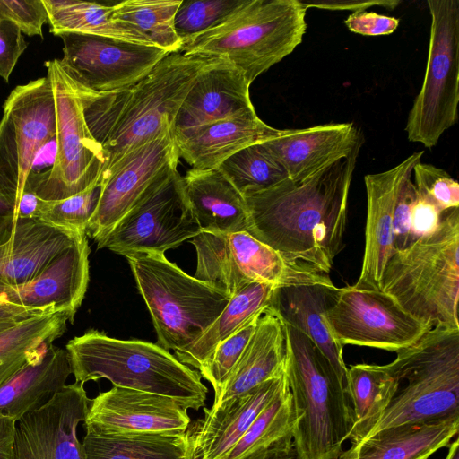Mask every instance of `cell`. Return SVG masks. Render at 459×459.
<instances>
[{
    "label": "cell",
    "instance_id": "836d02e7",
    "mask_svg": "<svg viewBox=\"0 0 459 459\" xmlns=\"http://www.w3.org/2000/svg\"><path fill=\"white\" fill-rule=\"evenodd\" d=\"M296 413L288 385L221 459H269L293 446Z\"/></svg>",
    "mask_w": 459,
    "mask_h": 459
},
{
    "label": "cell",
    "instance_id": "5bb4252c",
    "mask_svg": "<svg viewBox=\"0 0 459 459\" xmlns=\"http://www.w3.org/2000/svg\"><path fill=\"white\" fill-rule=\"evenodd\" d=\"M333 339L388 351L404 349L431 328L404 311L382 290L352 286L335 288L325 312Z\"/></svg>",
    "mask_w": 459,
    "mask_h": 459
},
{
    "label": "cell",
    "instance_id": "d590c367",
    "mask_svg": "<svg viewBox=\"0 0 459 459\" xmlns=\"http://www.w3.org/2000/svg\"><path fill=\"white\" fill-rule=\"evenodd\" d=\"M182 0H126L112 5L111 18L142 34L167 53L178 52L182 42L174 19Z\"/></svg>",
    "mask_w": 459,
    "mask_h": 459
},
{
    "label": "cell",
    "instance_id": "3957f363",
    "mask_svg": "<svg viewBox=\"0 0 459 459\" xmlns=\"http://www.w3.org/2000/svg\"><path fill=\"white\" fill-rule=\"evenodd\" d=\"M65 350L75 382L106 378L114 386L170 397L186 410L205 405L208 389L199 371L157 343L119 340L91 329L71 339Z\"/></svg>",
    "mask_w": 459,
    "mask_h": 459
},
{
    "label": "cell",
    "instance_id": "4fadbf2b",
    "mask_svg": "<svg viewBox=\"0 0 459 459\" xmlns=\"http://www.w3.org/2000/svg\"><path fill=\"white\" fill-rule=\"evenodd\" d=\"M56 134V101L48 76L18 85L0 120V181L16 197L24 191L36 157Z\"/></svg>",
    "mask_w": 459,
    "mask_h": 459
},
{
    "label": "cell",
    "instance_id": "f1b7e54d",
    "mask_svg": "<svg viewBox=\"0 0 459 459\" xmlns=\"http://www.w3.org/2000/svg\"><path fill=\"white\" fill-rule=\"evenodd\" d=\"M72 374L65 349L49 345L0 385V416L19 420L48 403Z\"/></svg>",
    "mask_w": 459,
    "mask_h": 459
},
{
    "label": "cell",
    "instance_id": "7bdbcfd3",
    "mask_svg": "<svg viewBox=\"0 0 459 459\" xmlns=\"http://www.w3.org/2000/svg\"><path fill=\"white\" fill-rule=\"evenodd\" d=\"M0 18L13 22L28 36L40 37L48 21L42 0H0Z\"/></svg>",
    "mask_w": 459,
    "mask_h": 459
},
{
    "label": "cell",
    "instance_id": "4316f807",
    "mask_svg": "<svg viewBox=\"0 0 459 459\" xmlns=\"http://www.w3.org/2000/svg\"><path fill=\"white\" fill-rule=\"evenodd\" d=\"M82 234L38 220L17 219L11 239L0 245V284L27 282Z\"/></svg>",
    "mask_w": 459,
    "mask_h": 459
},
{
    "label": "cell",
    "instance_id": "8d00e7d4",
    "mask_svg": "<svg viewBox=\"0 0 459 459\" xmlns=\"http://www.w3.org/2000/svg\"><path fill=\"white\" fill-rule=\"evenodd\" d=\"M82 444L86 459H186L185 433L101 436L86 432Z\"/></svg>",
    "mask_w": 459,
    "mask_h": 459
},
{
    "label": "cell",
    "instance_id": "7a4b0ae2",
    "mask_svg": "<svg viewBox=\"0 0 459 459\" xmlns=\"http://www.w3.org/2000/svg\"><path fill=\"white\" fill-rule=\"evenodd\" d=\"M214 59L170 53L135 84L106 93L88 91L74 82L86 124L108 156L100 184L129 153L166 126L173 127L194 82Z\"/></svg>",
    "mask_w": 459,
    "mask_h": 459
},
{
    "label": "cell",
    "instance_id": "5b68a950",
    "mask_svg": "<svg viewBox=\"0 0 459 459\" xmlns=\"http://www.w3.org/2000/svg\"><path fill=\"white\" fill-rule=\"evenodd\" d=\"M285 325V363L296 413L293 446L301 459H337L352 426L345 385L312 341Z\"/></svg>",
    "mask_w": 459,
    "mask_h": 459
},
{
    "label": "cell",
    "instance_id": "d4e9b609",
    "mask_svg": "<svg viewBox=\"0 0 459 459\" xmlns=\"http://www.w3.org/2000/svg\"><path fill=\"white\" fill-rule=\"evenodd\" d=\"M335 288L325 284L277 288L269 307L284 324L297 328L312 341L346 387L348 368L343 359V346L333 339L325 320Z\"/></svg>",
    "mask_w": 459,
    "mask_h": 459
},
{
    "label": "cell",
    "instance_id": "484cf974",
    "mask_svg": "<svg viewBox=\"0 0 459 459\" xmlns=\"http://www.w3.org/2000/svg\"><path fill=\"white\" fill-rule=\"evenodd\" d=\"M182 186L201 232L248 233L244 195L218 169L191 168L182 177Z\"/></svg>",
    "mask_w": 459,
    "mask_h": 459
},
{
    "label": "cell",
    "instance_id": "8fae6325",
    "mask_svg": "<svg viewBox=\"0 0 459 459\" xmlns=\"http://www.w3.org/2000/svg\"><path fill=\"white\" fill-rule=\"evenodd\" d=\"M427 4L431 24L426 71L405 131L409 141L432 148L458 119L459 0Z\"/></svg>",
    "mask_w": 459,
    "mask_h": 459
},
{
    "label": "cell",
    "instance_id": "277c9868",
    "mask_svg": "<svg viewBox=\"0 0 459 459\" xmlns=\"http://www.w3.org/2000/svg\"><path fill=\"white\" fill-rule=\"evenodd\" d=\"M381 290L430 328L459 329V209L444 212L438 227L394 250Z\"/></svg>",
    "mask_w": 459,
    "mask_h": 459
},
{
    "label": "cell",
    "instance_id": "c3c4849f",
    "mask_svg": "<svg viewBox=\"0 0 459 459\" xmlns=\"http://www.w3.org/2000/svg\"><path fill=\"white\" fill-rule=\"evenodd\" d=\"M306 9L317 8L323 10H347L363 12L373 6H381L394 10L401 4L399 0H329V1H301Z\"/></svg>",
    "mask_w": 459,
    "mask_h": 459
},
{
    "label": "cell",
    "instance_id": "74e56055",
    "mask_svg": "<svg viewBox=\"0 0 459 459\" xmlns=\"http://www.w3.org/2000/svg\"><path fill=\"white\" fill-rule=\"evenodd\" d=\"M218 169L243 195L267 189L289 178L263 143L237 152Z\"/></svg>",
    "mask_w": 459,
    "mask_h": 459
},
{
    "label": "cell",
    "instance_id": "6da1fadb",
    "mask_svg": "<svg viewBox=\"0 0 459 459\" xmlns=\"http://www.w3.org/2000/svg\"><path fill=\"white\" fill-rule=\"evenodd\" d=\"M363 143L302 178L247 194L248 233L291 261L330 273L344 247L348 200Z\"/></svg>",
    "mask_w": 459,
    "mask_h": 459
},
{
    "label": "cell",
    "instance_id": "ac0fdd59",
    "mask_svg": "<svg viewBox=\"0 0 459 459\" xmlns=\"http://www.w3.org/2000/svg\"><path fill=\"white\" fill-rule=\"evenodd\" d=\"M83 385H65L44 406L16 421L14 459H86L77 437L91 402Z\"/></svg>",
    "mask_w": 459,
    "mask_h": 459
},
{
    "label": "cell",
    "instance_id": "f35d334b",
    "mask_svg": "<svg viewBox=\"0 0 459 459\" xmlns=\"http://www.w3.org/2000/svg\"><path fill=\"white\" fill-rule=\"evenodd\" d=\"M244 2L245 0H182L174 19L175 30L182 45L219 26Z\"/></svg>",
    "mask_w": 459,
    "mask_h": 459
},
{
    "label": "cell",
    "instance_id": "e0dca14e",
    "mask_svg": "<svg viewBox=\"0 0 459 459\" xmlns=\"http://www.w3.org/2000/svg\"><path fill=\"white\" fill-rule=\"evenodd\" d=\"M84 427L101 436L184 434L191 420L174 399L114 386L91 399Z\"/></svg>",
    "mask_w": 459,
    "mask_h": 459
},
{
    "label": "cell",
    "instance_id": "1f68e13d",
    "mask_svg": "<svg viewBox=\"0 0 459 459\" xmlns=\"http://www.w3.org/2000/svg\"><path fill=\"white\" fill-rule=\"evenodd\" d=\"M275 289L261 282L246 285L231 296L223 311L202 336L189 349L176 352V358L199 369L220 342L263 314L271 305Z\"/></svg>",
    "mask_w": 459,
    "mask_h": 459
},
{
    "label": "cell",
    "instance_id": "d6a6232c",
    "mask_svg": "<svg viewBox=\"0 0 459 459\" xmlns=\"http://www.w3.org/2000/svg\"><path fill=\"white\" fill-rule=\"evenodd\" d=\"M74 317L67 311L41 314L1 331L0 385L62 336Z\"/></svg>",
    "mask_w": 459,
    "mask_h": 459
},
{
    "label": "cell",
    "instance_id": "681fc988",
    "mask_svg": "<svg viewBox=\"0 0 459 459\" xmlns=\"http://www.w3.org/2000/svg\"><path fill=\"white\" fill-rule=\"evenodd\" d=\"M16 220V198L0 181V245L11 239Z\"/></svg>",
    "mask_w": 459,
    "mask_h": 459
},
{
    "label": "cell",
    "instance_id": "11a10c76",
    "mask_svg": "<svg viewBox=\"0 0 459 459\" xmlns=\"http://www.w3.org/2000/svg\"><path fill=\"white\" fill-rule=\"evenodd\" d=\"M20 321H1L0 320V332L13 325Z\"/></svg>",
    "mask_w": 459,
    "mask_h": 459
},
{
    "label": "cell",
    "instance_id": "db71d44e",
    "mask_svg": "<svg viewBox=\"0 0 459 459\" xmlns=\"http://www.w3.org/2000/svg\"><path fill=\"white\" fill-rule=\"evenodd\" d=\"M445 459H459V443L457 438L448 446V452Z\"/></svg>",
    "mask_w": 459,
    "mask_h": 459
},
{
    "label": "cell",
    "instance_id": "d6986e66",
    "mask_svg": "<svg viewBox=\"0 0 459 459\" xmlns=\"http://www.w3.org/2000/svg\"><path fill=\"white\" fill-rule=\"evenodd\" d=\"M289 385L285 368L252 391L218 406L204 408V416L185 432L186 459H221L240 439L263 410Z\"/></svg>",
    "mask_w": 459,
    "mask_h": 459
},
{
    "label": "cell",
    "instance_id": "52a82bcc",
    "mask_svg": "<svg viewBox=\"0 0 459 459\" xmlns=\"http://www.w3.org/2000/svg\"><path fill=\"white\" fill-rule=\"evenodd\" d=\"M396 354L386 365L407 384L364 438L406 423L459 415V329L433 327Z\"/></svg>",
    "mask_w": 459,
    "mask_h": 459
},
{
    "label": "cell",
    "instance_id": "44dd1931",
    "mask_svg": "<svg viewBox=\"0 0 459 459\" xmlns=\"http://www.w3.org/2000/svg\"><path fill=\"white\" fill-rule=\"evenodd\" d=\"M424 152H416L385 171L364 177L367 193L365 247L355 287L381 290L385 265L394 252V218L398 192Z\"/></svg>",
    "mask_w": 459,
    "mask_h": 459
},
{
    "label": "cell",
    "instance_id": "ffe728a7",
    "mask_svg": "<svg viewBox=\"0 0 459 459\" xmlns=\"http://www.w3.org/2000/svg\"><path fill=\"white\" fill-rule=\"evenodd\" d=\"M89 254L84 233L27 282L0 284V299L45 313L67 311L74 316L88 287Z\"/></svg>",
    "mask_w": 459,
    "mask_h": 459
},
{
    "label": "cell",
    "instance_id": "2e32d148",
    "mask_svg": "<svg viewBox=\"0 0 459 459\" xmlns=\"http://www.w3.org/2000/svg\"><path fill=\"white\" fill-rule=\"evenodd\" d=\"M178 160L170 126L125 157L100 184V197L86 235L97 244L100 242L157 176L167 167L178 164Z\"/></svg>",
    "mask_w": 459,
    "mask_h": 459
},
{
    "label": "cell",
    "instance_id": "7c38bea8",
    "mask_svg": "<svg viewBox=\"0 0 459 459\" xmlns=\"http://www.w3.org/2000/svg\"><path fill=\"white\" fill-rule=\"evenodd\" d=\"M178 164L164 169L113 230L97 244L124 256L164 254L201 232Z\"/></svg>",
    "mask_w": 459,
    "mask_h": 459
},
{
    "label": "cell",
    "instance_id": "7dc6e473",
    "mask_svg": "<svg viewBox=\"0 0 459 459\" xmlns=\"http://www.w3.org/2000/svg\"><path fill=\"white\" fill-rule=\"evenodd\" d=\"M444 212L417 192L411 219L412 242L433 232L439 225Z\"/></svg>",
    "mask_w": 459,
    "mask_h": 459
},
{
    "label": "cell",
    "instance_id": "816d5d0a",
    "mask_svg": "<svg viewBox=\"0 0 459 459\" xmlns=\"http://www.w3.org/2000/svg\"><path fill=\"white\" fill-rule=\"evenodd\" d=\"M42 200L34 192L25 188L17 204L16 219L35 220Z\"/></svg>",
    "mask_w": 459,
    "mask_h": 459
},
{
    "label": "cell",
    "instance_id": "8992f818",
    "mask_svg": "<svg viewBox=\"0 0 459 459\" xmlns=\"http://www.w3.org/2000/svg\"><path fill=\"white\" fill-rule=\"evenodd\" d=\"M306 12L300 0H245L222 23L184 43L179 51L228 61L251 84L302 42Z\"/></svg>",
    "mask_w": 459,
    "mask_h": 459
},
{
    "label": "cell",
    "instance_id": "83f0119b",
    "mask_svg": "<svg viewBox=\"0 0 459 459\" xmlns=\"http://www.w3.org/2000/svg\"><path fill=\"white\" fill-rule=\"evenodd\" d=\"M459 430V415L382 429L343 450L337 459H428L447 447Z\"/></svg>",
    "mask_w": 459,
    "mask_h": 459
},
{
    "label": "cell",
    "instance_id": "603a6c76",
    "mask_svg": "<svg viewBox=\"0 0 459 459\" xmlns=\"http://www.w3.org/2000/svg\"><path fill=\"white\" fill-rule=\"evenodd\" d=\"M249 87L237 67L215 58L186 96L174 120L172 134L255 111Z\"/></svg>",
    "mask_w": 459,
    "mask_h": 459
},
{
    "label": "cell",
    "instance_id": "f907efd6",
    "mask_svg": "<svg viewBox=\"0 0 459 459\" xmlns=\"http://www.w3.org/2000/svg\"><path fill=\"white\" fill-rule=\"evenodd\" d=\"M16 420L0 416V459H14Z\"/></svg>",
    "mask_w": 459,
    "mask_h": 459
},
{
    "label": "cell",
    "instance_id": "ba28073f",
    "mask_svg": "<svg viewBox=\"0 0 459 459\" xmlns=\"http://www.w3.org/2000/svg\"><path fill=\"white\" fill-rule=\"evenodd\" d=\"M152 316L157 344L175 352L189 349L209 328L231 296L190 276L164 254L125 256Z\"/></svg>",
    "mask_w": 459,
    "mask_h": 459
},
{
    "label": "cell",
    "instance_id": "cb8c5ba5",
    "mask_svg": "<svg viewBox=\"0 0 459 459\" xmlns=\"http://www.w3.org/2000/svg\"><path fill=\"white\" fill-rule=\"evenodd\" d=\"M281 133L261 120L255 111L173 133L179 158L192 169H214L229 157Z\"/></svg>",
    "mask_w": 459,
    "mask_h": 459
},
{
    "label": "cell",
    "instance_id": "bcb514c9",
    "mask_svg": "<svg viewBox=\"0 0 459 459\" xmlns=\"http://www.w3.org/2000/svg\"><path fill=\"white\" fill-rule=\"evenodd\" d=\"M399 19L379 14L376 12H356L344 21L350 31L364 36H382L394 32L399 25Z\"/></svg>",
    "mask_w": 459,
    "mask_h": 459
},
{
    "label": "cell",
    "instance_id": "ab89813d",
    "mask_svg": "<svg viewBox=\"0 0 459 459\" xmlns=\"http://www.w3.org/2000/svg\"><path fill=\"white\" fill-rule=\"evenodd\" d=\"M101 185L56 200H42L35 220L74 231L84 232L99 204Z\"/></svg>",
    "mask_w": 459,
    "mask_h": 459
},
{
    "label": "cell",
    "instance_id": "e575fe53",
    "mask_svg": "<svg viewBox=\"0 0 459 459\" xmlns=\"http://www.w3.org/2000/svg\"><path fill=\"white\" fill-rule=\"evenodd\" d=\"M42 1L48 12L49 30L56 36L74 32L152 46L136 30L114 22L112 5L80 0Z\"/></svg>",
    "mask_w": 459,
    "mask_h": 459
},
{
    "label": "cell",
    "instance_id": "60d3db41",
    "mask_svg": "<svg viewBox=\"0 0 459 459\" xmlns=\"http://www.w3.org/2000/svg\"><path fill=\"white\" fill-rule=\"evenodd\" d=\"M259 317L260 316L254 318L236 333L220 342L198 369L201 377L212 385L214 402L221 396L230 374L255 330Z\"/></svg>",
    "mask_w": 459,
    "mask_h": 459
},
{
    "label": "cell",
    "instance_id": "b9f144b4",
    "mask_svg": "<svg viewBox=\"0 0 459 459\" xmlns=\"http://www.w3.org/2000/svg\"><path fill=\"white\" fill-rule=\"evenodd\" d=\"M412 177L417 192L441 212L459 208V184L446 170L420 160L414 165Z\"/></svg>",
    "mask_w": 459,
    "mask_h": 459
},
{
    "label": "cell",
    "instance_id": "f5cc1de1",
    "mask_svg": "<svg viewBox=\"0 0 459 459\" xmlns=\"http://www.w3.org/2000/svg\"><path fill=\"white\" fill-rule=\"evenodd\" d=\"M48 314L39 309L17 306L0 299L1 321H22L29 317Z\"/></svg>",
    "mask_w": 459,
    "mask_h": 459
},
{
    "label": "cell",
    "instance_id": "7402d4cb",
    "mask_svg": "<svg viewBox=\"0 0 459 459\" xmlns=\"http://www.w3.org/2000/svg\"><path fill=\"white\" fill-rule=\"evenodd\" d=\"M352 123H330L303 129H286L263 143L292 179L308 177L348 156L363 143Z\"/></svg>",
    "mask_w": 459,
    "mask_h": 459
},
{
    "label": "cell",
    "instance_id": "9c48e42d",
    "mask_svg": "<svg viewBox=\"0 0 459 459\" xmlns=\"http://www.w3.org/2000/svg\"><path fill=\"white\" fill-rule=\"evenodd\" d=\"M45 65L56 101V153L50 169L30 172L25 188L43 200L56 201L100 184L108 156L86 124L74 81L58 59L47 61Z\"/></svg>",
    "mask_w": 459,
    "mask_h": 459
},
{
    "label": "cell",
    "instance_id": "4dcf8cb0",
    "mask_svg": "<svg viewBox=\"0 0 459 459\" xmlns=\"http://www.w3.org/2000/svg\"><path fill=\"white\" fill-rule=\"evenodd\" d=\"M400 380L387 365L355 364L347 369L346 392L352 409L348 440H362L388 407L400 388Z\"/></svg>",
    "mask_w": 459,
    "mask_h": 459
},
{
    "label": "cell",
    "instance_id": "f546056e",
    "mask_svg": "<svg viewBox=\"0 0 459 459\" xmlns=\"http://www.w3.org/2000/svg\"><path fill=\"white\" fill-rule=\"evenodd\" d=\"M285 325L268 307L260 316L238 362L213 406L243 395L278 376L285 368Z\"/></svg>",
    "mask_w": 459,
    "mask_h": 459
},
{
    "label": "cell",
    "instance_id": "9a60e30c",
    "mask_svg": "<svg viewBox=\"0 0 459 459\" xmlns=\"http://www.w3.org/2000/svg\"><path fill=\"white\" fill-rule=\"evenodd\" d=\"M63 57L67 75L97 93L128 88L145 77L169 53L155 46L104 36L63 32Z\"/></svg>",
    "mask_w": 459,
    "mask_h": 459
},
{
    "label": "cell",
    "instance_id": "f6af8a7d",
    "mask_svg": "<svg viewBox=\"0 0 459 459\" xmlns=\"http://www.w3.org/2000/svg\"><path fill=\"white\" fill-rule=\"evenodd\" d=\"M26 48L27 43L20 28L0 18V76L6 82Z\"/></svg>",
    "mask_w": 459,
    "mask_h": 459
},
{
    "label": "cell",
    "instance_id": "30bf717a",
    "mask_svg": "<svg viewBox=\"0 0 459 459\" xmlns=\"http://www.w3.org/2000/svg\"><path fill=\"white\" fill-rule=\"evenodd\" d=\"M197 255L194 275L232 296L251 282L274 288L331 285L332 280L315 267L286 258L247 232H200L191 238Z\"/></svg>",
    "mask_w": 459,
    "mask_h": 459
},
{
    "label": "cell",
    "instance_id": "ee69618b",
    "mask_svg": "<svg viewBox=\"0 0 459 459\" xmlns=\"http://www.w3.org/2000/svg\"><path fill=\"white\" fill-rule=\"evenodd\" d=\"M416 198L417 189L411 173L403 181L396 199L394 218V251L405 248L412 243L411 219Z\"/></svg>",
    "mask_w": 459,
    "mask_h": 459
}]
</instances>
